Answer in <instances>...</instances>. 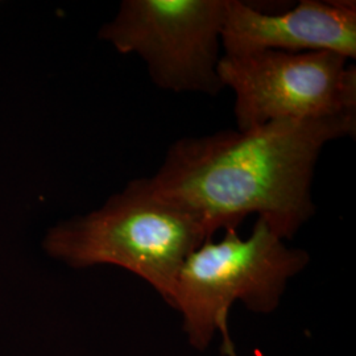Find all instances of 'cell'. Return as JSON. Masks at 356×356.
Here are the masks:
<instances>
[{
	"instance_id": "cell-3",
	"label": "cell",
	"mask_w": 356,
	"mask_h": 356,
	"mask_svg": "<svg viewBox=\"0 0 356 356\" xmlns=\"http://www.w3.org/2000/svg\"><path fill=\"white\" fill-rule=\"evenodd\" d=\"M310 263L302 248L289 247L256 218L251 235L225 229L219 242L200 245L178 273L170 307L182 319V330L193 348L204 351L218 334L223 346L229 332L231 306L241 302L254 314H272L280 306L289 281Z\"/></svg>"
},
{
	"instance_id": "cell-1",
	"label": "cell",
	"mask_w": 356,
	"mask_h": 356,
	"mask_svg": "<svg viewBox=\"0 0 356 356\" xmlns=\"http://www.w3.org/2000/svg\"><path fill=\"white\" fill-rule=\"evenodd\" d=\"M355 132L351 113L182 138L148 178L160 195L197 216L210 238L254 214L286 242L316 214L312 185L323 148Z\"/></svg>"
},
{
	"instance_id": "cell-7",
	"label": "cell",
	"mask_w": 356,
	"mask_h": 356,
	"mask_svg": "<svg viewBox=\"0 0 356 356\" xmlns=\"http://www.w3.org/2000/svg\"><path fill=\"white\" fill-rule=\"evenodd\" d=\"M223 353H225V355L226 356H238L234 343H229L227 344V346H225V347H223Z\"/></svg>"
},
{
	"instance_id": "cell-5",
	"label": "cell",
	"mask_w": 356,
	"mask_h": 356,
	"mask_svg": "<svg viewBox=\"0 0 356 356\" xmlns=\"http://www.w3.org/2000/svg\"><path fill=\"white\" fill-rule=\"evenodd\" d=\"M331 51L223 54L218 74L235 95L236 129L356 113V67Z\"/></svg>"
},
{
	"instance_id": "cell-4",
	"label": "cell",
	"mask_w": 356,
	"mask_h": 356,
	"mask_svg": "<svg viewBox=\"0 0 356 356\" xmlns=\"http://www.w3.org/2000/svg\"><path fill=\"white\" fill-rule=\"evenodd\" d=\"M227 0H123L98 38L122 54H138L151 81L170 92L214 97Z\"/></svg>"
},
{
	"instance_id": "cell-6",
	"label": "cell",
	"mask_w": 356,
	"mask_h": 356,
	"mask_svg": "<svg viewBox=\"0 0 356 356\" xmlns=\"http://www.w3.org/2000/svg\"><path fill=\"white\" fill-rule=\"evenodd\" d=\"M220 45L227 56L260 51H331L356 58V3L301 0L281 13L227 0Z\"/></svg>"
},
{
	"instance_id": "cell-2",
	"label": "cell",
	"mask_w": 356,
	"mask_h": 356,
	"mask_svg": "<svg viewBox=\"0 0 356 356\" xmlns=\"http://www.w3.org/2000/svg\"><path fill=\"white\" fill-rule=\"evenodd\" d=\"M204 223L138 178L85 216L48 229L42 250L74 269L114 266L136 275L170 305L186 259L210 241Z\"/></svg>"
}]
</instances>
